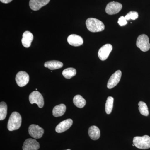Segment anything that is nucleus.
I'll return each mask as SVG.
<instances>
[{
	"mask_svg": "<svg viewBox=\"0 0 150 150\" xmlns=\"http://www.w3.org/2000/svg\"><path fill=\"white\" fill-rule=\"evenodd\" d=\"M73 123V120L71 119H67L62 121L56 126V132L61 133L67 131L72 125Z\"/></svg>",
	"mask_w": 150,
	"mask_h": 150,
	"instance_id": "nucleus-13",
	"label": "nucleus"
},
{
	"mask_svg": "<svg viewBox=\"0 0 150 150\" xmlns=\"http://www.w3.org/2000/svg\"><path fill=\"white\" fill-rule=\"evenodd\" d=\"M122 73L120 70H118L111 76L108 82L107 88L111 89L117 85L121 80Z\"/></svg>",
	"mask_w": 150,
	"mask_h": 150,
	"instance_id": "nucleus-10",
	"label": "nucleus"
},
{
	"mask_svg": "<svg viewBox=\"0 0 150 150\" xmlns=\"http://www.w3.org/2000/svg\"><path fill=\"white\" fill-rule=\"evenodd\" d=\"M139 109L140 113L144 116H147L149 115V109L146 104L143 101H140L138 103Z\"/></svg>",
	"mask_w": 150,
	"mask_h": 150,
	"instance_id": "nucleus-23",
	"label": "nucleus"
},
{
	"mask_svg": "<svg viewBox=\"0 0 150 150\" xmlns=\"http://www.w3.org/2000/svg\"><path fill=\"white\" fill-rule=\"evenodd\" d=\"M123 6L120 3L116 2H111L108 3L105 8V12L109 15H114L118 13L122 9Z\"/></svg>",
	"mask_w": 150,
	"mask_h": 150,
	"instance_id": "nucleus-7",
	"label": "nucleus"
},
{
	"mask_svg": "<svg viewBox=\"0 0 150 150\" xmlns=\"http://www.w3.org/2000/svg\"><path fill=\"white\" fill-rule=\"evenodd\" d=\"M76 71L73 68H69L65 69L62 72V75L66 79H70L76 76Z\"/></svg>",
	"mask_w": 150,
	"mask_h": 150,
	"instance_id": "nucleus-20",
	"label": "nucleus"
},
{
	"mask_svg": "<svg viewBox=\"0 0 150 150\" xmlns=\"http://www.w3.org/2000/svg\"><path fill=\"white\" fill-rule=\"evenodd\" d=\"M136 45L143 52H146L150 49L149 39L146 34L140 35L137 38Z\"/></svg>",
	"mask_w": 150,
	"mask_h": 150,
	"instance_id": "nucleus-4",
	"label": "nucleus"
},
{
	"mask_svg": "<svg viewBox=\"0 0 150 150\" xmlns=\"http://www.w3.org/2000/svg\"><path fill=\"white\" fill-rule=\"evenodd\" d=\"M87 28L91 32H98L103 31L105 25L102 21L97 19L91 18L86 21Z\"/></svg>",
	"mask_w": 150,
	"mask_h": 150,
	"instance_id": "nucleus-1",
	"label": "nucleus"
},
{
	"mask_svg": "<svg viewBox=\"0 0 150 150\" xmlns=\"http://www.w3.org/2000/svg\"><path fill=\"white\" fill-rule=\"evenodd\" d=\"M112 46L111 44H106L100 48L98 56L101 61H105L108 59L110 52L112 51Z\"/></svg>",
	"mask_w": 150,
	"mask_h": 150,
	"instance_id": "nucleus-9",
	"label": "nucleus"
},
{
	"mask_svg": "<svg viewBox=\"0 0 150 150\" xmlns=\"http://www.w3.org/2000/svg\"><path fill=\"white\" fill-rule=\"evenodd\" d=\"M21 115L17 112H14L11 114L8 123V129L9 131L18 130L21 126Z\"/></svg>",
	"mask_w": 150,
	"mask_h": 150,
	"instance_id": "nucleus-2",
	"label": "nucleus"
},
{
	"mask_svg": "<svg viewBox=\"0 0 150 150\" xmlns=\"http://www.w3.org/2000/svg\"><path fill=\"white\" fill-rule=\"evenodd\" d=\"M12 1L13 0H0L1 2L4 3V4H8Z\"/></svg>",
	"mask_w": 150,
	"mask_h": 150,
	"instance_id": "nucleus-26",
	"label": "nucleus"
},
{
	"mask_svg": "<svg viewBox=\"0 0 150 150\" xmlns=\"http://www.w3.org/2000/svg\"><path fill=\"white\" fill-rule=\"evenodd\" d=\"M133 144L138 149H147L150 148V137L148 135L136 137L133 139Z\"/></svg>",
	"mask_w": 150,
	"mask_h": 150,
	"instance_id": "nucleus-3",
	"label": "nucleus"
},
{
	"mask_svg": "<svg viewBox=\"0 0 150 150\" xmlns=\"http://www.w3.org/2000/svg\"><path fill=\"white\" fill-rule=\"evenodd\" d=\"M50 1V0H30L29 6L32 10L38 11L48 4Z\"/></svg>",
	"mask_w": 150,
	"mask_h": 150,
	"instance_id": "nucleus-12",
	"label": "nucleus"
},
{
	"mask_svg": "<svg viewBox=\"0 0 150 150\" xmlns=\"http://www.w3.org/2000/svg\"><path fill=\"white\" fill-rule=\"evenodd\" d=\"M88 133L91 139L93 140H98L100 137V131L99 128L96 126H91L88 129Z\"/></svg>",
	"mask_w": 150,
	"mask_h": 150,
	"instance_id": "nucleus-16",
	"label": "nucleus"
},
{
	"mask_svg": "<svg viewBox=\"0 0 150 150\" xmlns=\"http://www.w3.org/2000/svg\"><path fill=\"white\" fill-rule=\"evenodd\" d=\"M65 150H71V149H68Z\"/></svg>",
	"mask_w": 150,
	"mask_h": 150,
	"instance_id": "nucleus-27",
	"label": "nucleus"
},
{
	"mask_svg": "<svg viewBox=\"0 0 150 150\" xmlns=\"http://www.w3.org/2000/svg\"><path fill=\"white\" fill-rule=\"evenodd\" d=\"M16 81L19 86L21 87L24 86L29 82V75L26 72L21 71L17 74Z\"/></svg>",
	"mask_w": 150,
	"mask_h": 150,
	"instance_id": "nucleus-6",
	"label": "nucleus"
},
{
	"mask_svg": "<svg viewBox=\"0 0 150 150\" xmlns=\"http://www.w3.org/2000/svg\"><path fill=\"white\" fill-rule=\"evenodd\" d=\"M138 17H139V14L138 13L133 11L130 12L125 16V18L127 20H130L131 19L135 20L138 18Z\"/></svg>",
	"mask_w": 150,
	"mask_h": 150,
	"instance_id": "nucleus-24",
	"label": "nucleus"
},
{
	"mask_svg": "<svg viewBox=\"0 0 150 150\" xmlns=\"http://www.w3.org/2000/svg\"><path fill=\"white\" fill-rule=\"evenodd\" d=\"M67 41L71 46L76 47L80 46L83 43L82 38L76 34H71L68 36Z\"/></svg>",
	"mask_w": 150,
	"mask_h": 150,
	"instance_id": "nucleus-14",
	"label": "nucleus"
},
{
	"mask_svg": "<svg viewBox=\"0 0 150 150\" xmlns=\"http://www.w3.org/2000/svg\"><path fill=\"white\" fill-rule=\"evenodd\" d=\"M30 102L31 104L35 103L38 107L42 108L44 104V99L41 94L39 92L33 91L30 94L29 97Z\"/></svg>",
	"mask_w": 150,
	"mask_h": 150,
	"instance_id": "nucleus-5",
	"label": "nucleus"
},
{
	"mask_svg": "<svg viewBox=\"0 0 150 150\" xmlns=\"http://www.w3.org/2000/svg\"><path fill=\"white\" fill-rule=\"evenodd\" d=\"M40 148L39 143L32 139L25 140L23 146V150H38Z\"/></svg>",
	"mask_w": 150,
	"mask_h": 150,
	"instance_id": "nucleus-11",
	"label": "nucleus"
},
{
	"mask_svg": "<svg viewBox=\"0 0 150 150\" xmlns=\"http://www.w3.org/2000/svg\"><path fill=\"white\" fill-rule=\"evenodd\" d=\"M113 101L114 99L111 96L108 97L105 105V112L107 114H110L112 112L113 108Z\"/></svg>",
	"mask_w": 150,
	"mask_h": 150,
	"instance_id": "nucleus-22",
	"label": "nucleus"
},
{
	"mask_svg": "<svg viewBox=\"0 0 150 150\" xmlns=\"http://www.w3.org/2000/svg\"><path fill=\"white\" fill-rule=\"evenodd\" d=\"M7 105L4 102L0 103V120L2 121L5 119L7 114Z\"/></svg>",
	"mask_w": 150,
	"mask_h": 150,
	"instance_id": "nucleus-21",
	"label": "nucleus"
},
{
	"mask_svg": "<svg viewBox=\"0 0 150 150\" xmlns=\"http://www.w3.org/2000/svg\"><path fill=\"white\" fill-rule=\"evenodd\" d=\"M28 133L34 139H40L43 136L44 130L38 125L32 124L28 128Z\"/></svg>",
	"mask_w": 150,
	"mask_h": 150,
	"instance_id": "nucleus-8",
	"label": "nucleus"
},
{
	"mask_svg": "<svg viewBox=\"0 0 150 150\" xmlns=\"http://www.w3.org/2000/svg\"><path fill=\"white\" fill-rule=\"evenodd\" d=\"M66 110L65 105L61 104L56 105L53 110V114L54 117H58L62 116L64 114Z\"/></svg>",
	"mask_w": 150,
	"mask_h": 150,
	"instance_id": "nucleus-18",
	"label": "nucleus"
},
{
	"mask_svg": "<svg viewBox=\"0 0 150 150\" xmlns=\"http://www.w3.org/2000/svg\"><path fill=\"white\" fill-rule=\"evenodd\" d=\"M118 23L121 26H124L127 24V20L125 17L122 16L118 19Z\"/></svg>",
	"mask_w": 150,
	"mask_h": 150,
	"instance_id": "nucleus-25",
	"label": "nucleus"
},
{
	"mask_svg": "<svg viewBox=\"0 0 150 150\" xmlns=\"http://www.w3.org/2000/svg\"><path fill=\"white\" fill-rule=\"evenodd\" d=\"M44 66L50 70H54L62 68L63 66V64L59 61L53 60L45 62Z\"/></svg>",
	"mask_w": 150,
	"mask_h": 150,
	"instance_id": "nucleus-17",
	"label": "nucleus"
},
{
	"mask_svg": "<svg viewBox=\"0 0 150 150\" xmlns=\"http://www.w3.org/2000/svg\"><path fill=\"white\" fill-rule=\"evenodd\" d=\"M33 39V35L29 31H25L23 34L21 42L22 45L25 48H29Z\"/></svg>",
	"mask_w": 150,
	"mask_h": 150,
	"instance_id": "nucleus-15",
	"label": "nucleus"
},
{
	"mask_svg": "<svg viewBox=\"0 0 150 150\" xmlns=\"http://www.w3.org/2000/svg\"><path fill=\"white\" fill-rule=\"evenodd\" d=\"M73 102L75 105L79 108H83L86 104L85 99L80 95H77L74 97Z\"/></svg>",
	"mask_w": 150,
	"mask_h": 150,
	"instance_id": "nucleus-19",
	"label": "nucleus"
}]
</instances>
